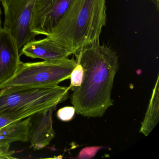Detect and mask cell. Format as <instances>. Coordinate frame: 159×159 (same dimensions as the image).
I'll list each match as a JSON object with an SVG mask.
<instances>
[{
	"label": "cell",
	"instance_id": "obj_5",
	"mask_svg": "<svg viewBox=\"0 0 159 159\" xmlns=\"http://www.w3.org/2000/svg\"><path fill=\"white\" fill-rule=\"evenodd\" d=\"M35 0H12L3 8V28L10 31L19 51L26 43L35 39L31 30L32 11Z\"/></svg>",
	"mask_w": 159,
	"mask_h": 159
},
{
	"label": "cell",
	"instance_id": "obj_6",
	"mask_svg": "<svg viewBox=\"0 0 159 159\" xmlns=\"http://www.w3.org/2000/svg\"><path fill=\"white\" fill-rule=\"evenodd\" d=\"M72 0H35L31 21V32L49 36L66 13Z\"/></svg>",
	"mask_w": 159,
	"mask_h": 159
},
{
	"label": "cell",
	"instance_id": "obj_1",
	"mask_svg": "<svg viewBox=\"0 0 159 159\" xmlns=\"http://www.w3.org/2000/svg\"><path fill=\"white\" fill-rule=\"evenodd\" d=\"M84 74L82 83L71 95L76 111L84 117H100L113 105L111 93L119 69L117 54L98 40L74 55Z\"/></svg>",
	"mask_w": 159,
	"mask_h": 159
},
{
	"label": "cell",
	"instance_id": "obj_11",
	"mask_svg": "<svg viewBox=\"0 0 159 159\" xmlns=\"http://www.w3.org/2000/svg\"><path fill=\"white\" fill-rule=\"evenodd\" d=\"M159 76L152 91L144 120L141 123L140 132L146 136L149 135L159 120Z\"/></svg>",
	"mask_w": 159,
	"mask_h": 159
},
{
	"label": "cell",
	"instance_id": "obj_15",
	"mask_svg": "<svg viewBox=\"0 0 159 159\" xmlns=\"http://www.w3.org/2000/svg\"><path fill=\"white\" fill-rule=\"evenodd\" d=\"M1 0H0V31H1L2 30V20H1V15L2 11L1 8Z\"/></svg>",
	"mask_w": 159,
	"mask_h": 159
},
{
	"label": "cell",
	"instance_id": "obj_2",
	"mask_svg": "<svg viewBox=\"0 0 159 159\" xmlns=\"http://www.w3.org/2000/svg\"><path fill=\"white\" fill-rule=\"evenodd\" d=\"M106 0H72L47 37L76 54L99 40L107 24Z\"/></svg>",
	"mask_w": 159,
	"mask_h": 159
},
{
	"label": "cell",
	"instance_id": "obj_8",
	"mask_svg": "<svg viewBox=\"0 0 159 159\" xmlns=\"http://www.w3.org/2000/svg\"><path fill=\"white\" fill-rule=\"evenodd\" d=\"M55 107L37 112L31 117L29 141L31 148L38 150L46 147L55 137L52 113Z\"/></svg>",
	"mask_w": 159,
	"mask_h": 159
},
{
	"label": "cell",
	"instance_id": "obj_7",
	"mask_svg": "<svg viewBox=\"0 0 159 159\" xmlns=\"http://www.w3.org/2000/svg\"><path fill=\"white\" fill-rule=\"evenodd\" d=\"M20 51L10 31L2 28L0 31V84L11 78L18 69Z\"/></svg>",
	"mask_w": 159,
	"mask_h": 159
},
{
	"label": "cell",
	"instance_id": "obj_12",
	"mask_svg": "<svg viewBox=\"0 0 159 159\" xmlns=\"http://www.w3.org/2000/svg\"><path fill=\"white\" fill-rule=\"evenodd\" d=\"M84 71L81 65L77 64L76 66L71 71L70 75V89L72 91L80 87L81 84L83 79Z\"/></svg>",
	"mask_w": 159,
	"mask_h": 159
},
{
	"label": "cell",
	"instance_id": "obj_14",
	"mask_svg": "<svg viewBox=\"0 0 159 159\" xmlns=\"http://www.w3.org/2000/svg\"><path fill=\"white\" fill-rule=\"evenodd\" d=\"M11 1L12 0H1V3L3 8L6 7Z\"/></svg>",
	"mask_w": 159,
	"mask_h": 159
},
{
	"label": "cell",
	"instance_id": "obj_10",
	"mask_svg": "<svg viewBox=\"0 0 159 159\" xmlns=\"http://www.w3.org/2000/svg\"><path fill=\"white\" fill-rule=\"evenodd\" d=\"M31 117L0 128V143L11 145L16 141H29Z\"/></svg>",
	"mask_w": 159,
	"mask_h": 159
},
{
	"label": "cell",
	"instance_id": "obj_4",
	"mask_svg": "<svg viewBox=\"0 0 159 159\" xmlns=\"http://www.w3.org/2000/svg\"><path fill=\"white\" fill-rule=\"evenodd\" d=\"M74 58L34 63L21 61L15 74L0 84V89L7 87H43L55 86L70 78L77 66Z\"/></svg>",
	"mask_w": 159,
	"mask_h": 159
},
{
	"label": "cell",
	"instance_id": "obj_13",
	"mask_svg": "<svg viewBox=\"0 0 159 159\" xmlns=\"http://www.w3.org/2000/svg\"><path fill=\"white\" fill-rule=\"evenodd\" d=\"M76 109L74 107H66L58 110L57 117L62 121L67 122L71 120L75 115Z\"/></svg>",
	"mask_w": 159,
	"mask_h": 159
},
{
	"label": "cell",
	"instance_id": "obj_3",
	"mask_svg": "<svg viewBox=\"0 0 159 159\" xmlns=\"http://www.w3.org/2000/svg\"><path fill=\"white\" fill-rule=\"evenodd\" d=\"M69 89L58 85L0 89V114L30 111L39 112L55 107L67 99Z\"/></svg>",
	"mask_w": 159,
	"mask_h": 159
},
{
	"label": "cell",
	"instance_id": "obj_9",
	"mask_svg": "<svg viewBox=\"0 0 159 159\" xmlns=\"http://www.w3.org/2000/svg\"><path fill=\"white\" fill-rule=\"evenodd\" d=\"M20 54L44 61H56L68 58L72 52L46 37L43 39L29 42L20 51Z\"/></svg>",
	"mask_w": 159,
	"mask_h": 159
}]
</instances>
